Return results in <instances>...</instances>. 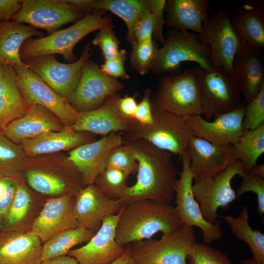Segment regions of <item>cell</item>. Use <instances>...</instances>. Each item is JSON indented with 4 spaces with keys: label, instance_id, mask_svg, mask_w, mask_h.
I'll return each instance as SVG.
<instances>
[{
    "label": "cell",
    "instance_id": "d6986e66",
    "mask_svg": "<svg viewBox=\"0 0 264 264\" xmlns=\"http://www.w3.org/2000/svg\"><path fill=\"white\" fill-rule=\"evenodd\" d=\"M120 211L106 217L101 227L85 245L70 250L67 254L74 258L79 264H109L120 257L125 247L120 245L115 239Z\"/></svg>",
    "mask_w": 264,
    "mask_h": 264
},
{
    "label": "cell",
    "instance_id": "11a10c76",
    "mask_svg": "<svg viewBox=\"0 0 264 264\" xmlns=\"http://www.w3.org/2000/svg\"><path fill=\"white\" fill-rule=\"evenodd\" d=\"M109 264H133L129 245L125 247L124 252L120 257Z\"/></svg>",
    "mask_w": 264,
    "mask_h": 264
},
{
    "label": "cell",
    "instance_id": "f546056e",
    "mask_svg": "<svg viewBox=\"0 0 264 264\" xmlns=\"http://www.w3.org/2000/svg\"><path fill=\"white\" fill-rule=\"evenodd\" d=\"M44 35L37 28L23 23L12 21L0 22V63L28 67L21 58V47L27 39Z\"/></svg>",
    "mask_w": 264,
    "mask_h": 264
},
{
    "label": "cell",
    "instance_id": "4dcf8cb0",
    "mask_svg": "<svg viewBox=\"0 0 264 264\" xmlns=\"http://www.w3.org/2000/svg\"><path fill=\"white\" fill-rule=\"evenodd\" d=\"M93 9L110 11L121 18L127 28V40L132 46L136 41L135 25L146 14L151 12V0H94Z\"/></svg>",
    "mask_w": 264,
    "mask_h": 264
},
{
    "label": "cell",
    "instance_id": "6da1fadb",
    "mask_svg": "<svg viewBox=\"0 0 264 264\" xmlns=\"http://www.w3.org/2000/svg\"><path fill=\"white\" fill-rule=\"evenodd\" d=\"M138 163L135 183L128 186L119 199L124 205L150 199L171 204L174 198L178 172L171 153L143 139L125 142Z\"/></svg>",
    "mask_w": 264,
    "mask_h": 264
},
{
    "label": "cell",
    "instance_id": "ee69618b",
    "mask_svg": "<svg viewBox=\"0 0 264 264\" xmlns=\"http://www.w3.org/2000/svg\"><path fill=\"white\" fill-rule=\"evenodd\" d=\"M241 185L238 190L236 198H239L243 194L252 192L257 196V210L259 215L264 213V178L250 174L244 175Z\"/></svg>",
    "mask_w": 264,
    "mask_h": 264
},
{
    "label": "cell",
    "instance_id": "83f0119b",
    "mask_svg": "<svg viewBox=\"0 0 264 264\" xmlns=\"http://www.w3.org/2000/svg\"><path fill=\"white\" fill-rule=\"evenodd\" d=\"M232 26L241 43L254 48L264 47V14L262 2H250L231 17Z\"/></svg>",
    "mask_w": 264,
    "mask_h": 264
},
{
    "label": "cell",
    "instance_id": "52a82bcc",
    "mask_svg": "<svg viewBox=\"0 0 264 264\" xmlns=\"http://www.w3.org/2000/svg\"><path fill=\"white\" fill-rule=\"evenodd\" d=\"M196 242L193 227L182 224L176 231L128 244L133 264H188L187 256Z\"/></svg>",
    "mask_w": 264,
    "mask_h": 264
},
{
    "label": "cell",
    "instance_id": "680465c9",
    "mask_svg": "<svg viewBox=\"0 0 264 264\" xmlns=\"http://www.w3.org/2000/svg\"><path fill=\"white\" fill-rule=\"evenodd\" d=\"M241 264H259L253 259H243L241 260Z\"/></svg>",
    "mask_w": 264,
    "mask_h": 264
},
{
    "label": "cell",
    "instance_id": "ba28073f",
    "mask_svg": "<svg viewBox=\"0 0 264 264\" xmlns=\"http://www.w3.org/2000/svg\"><path fill=\"white\" fill-rule=\"evenodd\" d=\"M196 67L202 114L206 120L210 121L240 106L241 95L229 72L222 68L205 70Z\"/></svg>",
    "mask_w": 264,
    "mask_h": 264
},
{
    "label": "cell",
    "instance_id": "484cf974",
    "mask_svg": "<svg viewBox=\"0 0 264 264\" xmlns=\"http://www.w3.org/2000/svg\"><path fill=\"white\" fill-rule=\"evenodd\" d=\"M42 242L31 232L0 234V264H41Z\"/></svg>",
    "mask_w": 264,
    "mask_h": 264
},
{
    "label": "cell",
    "instance_id": "ffe728a7",
    "mask_svg": "<svg viewBox=\"0 0 264 264\" xmlns=\"http://www.w3.org/2000/svg\"><path fill=\"white\" fill-rule=\"evenodd\" d=\"M73 214L79 225L93 232L107 216L117 214L123 204L105 195L94 184L81 188L75 195Z\"/></svg>",
    "mask_w": 264,
    "mask_h": 264
},
{
    "label": "cell",
    "instance_id": "5bb4252c",
    "mask_svg": "<svg viewBox=\"0 0 264 264\" xmlns=\"http://www.w3.org/2000/svg\"><path fill=\"white\" fill-rule=\"evenodd\" d=\"M117 79L105 73L94 62L88 59L84 64L78 84L69 100L78 112L95 109L109 97L124 88Z\"/></svg>",
    "mask_w": 264,
    "mask_h": 264
},
{
    "label": "cell",
    "instance_id": "7bdbcfd3",
    "mask_svg": "<svg viewBox=\"0 0 264 264\" xmlns=\"http://www.w3.org/2000/svg\"><path fill=\"white\" fill-rule=\"evenodd\" d=\"M264 123V86L256 97L246 104L243 128L244 132L254 129Z\"/></svg>",
    "mask_w": 264,
    "mask_h": 264
},
{
    "label": "cell",
    "instance_id": "8d00e7d4",
    "mask_svg": "<svg viewBox=\"0 0 264 264\" xmlns=\"http://www.w3.org/2000/svg\"><path fill=\"white\" fill-rule=\"evenodd\" d=\"M28 184L36 191L49 195L62 194L68 188L63 179L39 170H29L25 173Z\"/></svg>",
    "mask_w": 264,
    "mask_h": 264
},
{
    "label": "cell",
    "instance_id": "d4e9b609",
    "mask_svg": "<svg viewBox=\"0 0 264 264\" xmlns=\"http://www.w3.org/2000/svg\"><path fill=\"white\" fill-rule=\"evenodd\" d=\"M93 141L92 133L77 132L72 126H65L60 131L47 132L35 138L25 140L19 145L25 156H34L72 150Z\"/></svg>",
    "mask_w": 264,
    "mask_h": 264
},
{
    "label": "cell",
    "instance_id": "db71d44e",
    "mask_svg": "<svg viewBox=\"0 0 264 264\" xmlns=\"http://www.w3.org/2000/svg\"><path fill=\"white\" fill-rule=\"evenodd\" d=\"M94 0H66L71 5L85 12L93 9Z\"/></svg>",
    "mask_w": 264,
    "mask_h": 264
},
{
    "label": "cell",
    "instance_id": "44dd1931",
    "mask_svg": "<svg viewBox=\"0 0 264 264\" xmlns=\"http://www.w3.org/2000/svg\"><path fill=\"white\" fill-rule=\"evenodd\" d=\"M232 78L246 104L252 101L264 86V60L262 50L241 43L234 57Z\"/></svg>",
    "mask_w": 264,
    "mask_h": 264
},
{
    "label": "cell",
    "instance_id": "ac0fdd59",
    "mask_svg": "<svg viewBox=\"0 0 264 264\" xmlns=\"http://www.w3.org/2000/svg\"><path fill=\"white\" fill-rule=\"evenodd\" d=\"M122 144V133L112 132L71 150L66 161L77 169L82 184L86 186L93 183L98 175L106 168L111 150Z\"/></svg>",
    "mask_w": 264,
    "mask_h": 264
},
{
    "label": "cell",
    "instance_id": "bcb514c9",
    "mask_svg": "<svg viewBox=\"0 0 264 264\" xmlns=\"http://www.w3.org/2000/svg\"><path fill=\"white\" fill-rule=\"evenodd\" d=\"M151 12L153 14L154 28L153 38L155 42H159L163 44L165 42L163 29L165 23L164 12L166 0H151Z\"/></svg>",
    "mask_w": 264,
    "mask_h": 264
},
{
    "label": "cell",
    "instance_id": "f6af8a7d",
    "mask_svg": "<svg viewBox=\"0 0 264 264\" xmlns=\"http://www.w3.org/2000/svg\"><path fill=\"white\" fill-rule=\"evenodd\" d=\"M126 59V51L125 49H121L115 57L105 61L100 67L105 73L111 77L129 79L130 76L127 73L124 67Z\"/></svg>",
    "mask_w": 264,
    "mask_h": 264
},
{
    "label": "cell",
    "instance_id": "d590c367",
    "mask_svg": "<svg viewBox=\"0 0 264 264\" xmlns=\"http://www.w3.org/2000/svg\"><path fill=\"white\" fill-rule=\"evenodd\" d=\"M130 174L122 170L106 168L96 177L93 183L108 197L119 199L128 187Z\"/></svg>",
    "mask_w": 264,
    "mask_h": 264
},
{
    "label": "cell",
    "instance_id": "e575fe53",
    "mask_svg": "<svg viewBox=\"0 0 264 264\" xmlns=\"http://www.w3.org/2000/svg\"><path fill=\"white\" fill-rule=\"evenodd\" d=\"M25 156L19 145L0 132V178H11L21 166Z\"/></svg>",
    "mask_w": 264,
    "mask_h": 264
},
{
    "label": "cell",
    "instance_id": "f35d334b",
    "mask_svg": "<svg viewBox=\"0 0 264 264\" xmlns=\"http://www.w3.org/2000/svg\"><path fill=\"white\" fill-rule=\"evenodd\" d=\"M188 264H233L228 256L206 244L195 242L187 256Z\"/></svg>",
    "mask_w": 264,
    "mask_h": 264
},
{
    "label": "cell",
    "instance_id": "8992f818",
    "mask_svg": "<svg viewBox=\"0 0 264 264\" xmlns=\"http://www.w3.org/2000/svg\"><path fill=\"white\" fill-rule=\"evenodd\" d=\"M152 97L159 107L176 115L202 114L197 67L165 75L159 80Z\"/></svg>",
    "mask_w": 264,
    "mask_h": 264
},
{
    "label": "cell",
    "instance_id": "74e56055",
    "mask_svg": "<svg viewBox=\"0 0 264 264\" xmlns=\"http://www.w3.org/2000/svg\"><path fill=\"white\" fill-rule=\"evenodd\" d=\"M130 62L132 66L139 74L144 75L151 69L156 52L158 49L157 42H135L132 46Z\"/></svg>",
    "mask_w": 264,
    "mask_h": 264
},
{
    "label": "cell",
    "instance_id": "9c48e42d",
    "mask_svg": "<svg viewBox=\"0 0 264 264\" xmlns=\"http://www.w3.org/2000/svg\"><path fill=\"white\" fill-rule=\"evenodd\" d=\"M19 90L29 106L40 105L51 112L65 126H72L79 112L69 101L26 67L14 66Z\"/></svg>",
    "mask_w": 264,
    "mask_h": 264
},
{
    "label": "cell",
    "instance_id": "681fc988",
    "mask_svg": "<svg viewBox=\"0 0 264 264\" xmlns=\"http://www.w3.org/2000/svg\"><path fill=\"white\" fill-rule=\"evenodd\" d=\"M137 96L136 93L133 96L123 97L116 95L115 106L118 113L123 118L129 120L134 119L138 104L136 100Z\"/></svg>",
    "mask_w": 264,
    "mask_h": 264
},
{
    "label": "cell",
    "instance_id": "1f68e13d",
    "mask_svg": "<svg viewBox=\"0 0 264 264\" xmlns=\"http://www.w3.org/2000/svg\"><path fill=\"white\" fill-rule=\"evenodd\" d=\"M229 225L236 238L249 246L253 260L259 264H264V234L261 231L252 229L248 223L249 218L247 205L243 207L239 217H222Z\"/></svg>",
    "mask_w": 264,
    "mask_h": 264
},
{
    "label": "cell",
    "instance_id": "30bf717a",
    "mask_svg": "<svg viewBox=\"0 0 264 264\" xmlns=\"http://www.w3.org/2000/svg\"><path fill=\"white\" fill-rule=\"evenodd\" d=\"M199 40L210 48L212 68H222L230 73L241 41L233 29L228 11L220 9L209 15L202 25Z\"/></svg>",
    "mask_w": 264,
    "mask_h": 264
},
{
    "label": "cell",
    "instance_id": "7a4b0ae2",
    "mask_svg": "<svg viewBox=\"0 0 264 264\" xmlns=\"http://www.w3.org/2000/svg\"><path fill=\"white\" fill-rule=\"evenodd\" d=\"M182 224L171 204L142 199L124 204L115 230V239L122 247L152 238L158 232L167 234Z\"/></svg>",
    "mask_w": 264,
    "mask_h": 264
},
{
    "label": "cell",
    "instance_id": "c3c4849f",
    "mask_svg": "<svg viewBox=\"0 0 264 264\" xmlns=\"http://www.w3.org/2000/svg\"><path fill=\"white\" fill-rule=\"evenodd\" d=\"M154 28V16L152 12L144 15L137 22L134 30L136 42L153 40Z\"/></svg>",
    "mask_w": 264,
    "mask_h": 264
},
{
    "label": "cell",
    "instance_id": "5b68a950",
    "mask_svg": "<svg viewBox=\"0 0 264 264\" xmlns=\"http://www.w3.org/2000/svg\"><path fill=\"white\" fill-rule=\"evenodd\" d=\"M162 45L156 52L150 69L155 74H178L182 63L185 62L196 63L202 69L212 68L210 48L199 40L197 34L172 29L168 31Z\"/></svg>",
    "mask_w": 264,
    "mask_h": 264
},
{
    "label": "cell",
    "instance_id": "7402d4cb",
    "mask_svg": "<svg viewBox=\"0 0 264 264\" xmlns=\"http://www.w3.org/2000/svg\"><path fill=\"white\" fill-rule=\"evenodd\" d=\"M75 198L71 194L48 199L31 228L42 242L55 235L79 226L73 214Z\"/></svg>",
    "mask_w": 264,
    "mask_h": 264
},
{
    "label": "cell",
    "instance_id": "7c38bea8",
    "mask_svg": "<svg viewBox=\"0 0 264 264\" xmlns=\"http://www.w3.org/2000/svg\"><path fill=\"white\" fill-rule=\"evenodd\" d=\"M21 2L20 10L11 20L44 29L49 35L63 25L76 22L84 17V12L66 0H22Z\"/></svg>",
    "mask_w": 264,
    "mask_h": 264
},
{
    "label": "cell",
    "instance_id": "277c9868",
    "mask_svg": "<svg viewBox=\"0 0 264 264\" xmlns=\"http://www.w3.org/2000/svg\"><path fill=\"white\" fill-rule=\"evenodd\" d=\"M152 110L153 121L150 124L131 120L130 129L123 136V144L143 139L159 149L178 155L180 158L187 151L190 139L196 134L187 125L183 117L162 109L152 99Z\"/></svg>",
    "mask_w": 264,
    "mask_h": 264
},
{
    "label": "cell",
    "instance_id": "f907efd6",
    "mask_svg": "<svg viewBox=\"0 0 264 264\" xmlns=\"http://www.w3.org/2000/svg\"><path fill=\"white\" fill-rule=\"evenodd\" d=\"M5 180V190L2 197L0 199V216L5 217L13 200L16 184L11 178H4Z\"/></svg>",
    "mask_w": 264,
    "mask_h": 264
},
{
    "label": "cell",
    "instance_id": "e0dca14e",
    "mask_svg": "<svg viewBox=\"0 0 264 264\" xmlns=\"http://www.w3.org/2000/svg\"><path fill=\"white\" fill-rule=\"evenodd\" d=\"M246 104L207 121L201 115L183 117L189 128L198 136L217 145H235L244 132L243 120Z\"/></svg>",
    "mask_w": 264,
    "mask_h": 264
},
{
    "label": "cell",
    "instance_id": "ab89813d",
    "mask_svg": "<svg viewBox=\"0 0 264 264\" xmlns=\"http://www.w3.org/2000/svg\"><path fill=\"white\" fill-rule=\"evenodd\" d=\"M31 198L22 186L16 185L14 198L10 207L4 218L5 224L13 226L23 220L29 211Z\"/></svg>",
    "mask_w": 264,
    "mask_h": 264
},
{
    "label": "cell",
    "instance_id": "d6a6232c",
    "mask_svg": "<svg viewBox=\"0 0 264 264\" xmlns=\"http://www.w3.org/2000/svg\"><path fill=\"white\" fill-rule=\"evenodd\" d=\"M94 234V232L79 226L55 235L42 246L41 261L67 254L73 247L88 242Z\"/></svg>",
    "mask_w": 264,
    "mask_h": 264
},
{
    "label": "cell",
    "instance_id": "3957f363",
    "mask_svg": "<svg viewBox=\"0 0 264 264\" xmlns=\"http://www.w3.org/2000/svg\"><path fill=\"white\" fill-rule=\"evenodd\" d=\"M104 12L99 10L87 14L71 26L47 36L27 39L20 50L22 60L44 55L60 54L67 62H75L73 49L81 40L93 31L112 25L111 17L104 15Z\"/></svg>",
    "mask_w": 264,
    "mask_h": 264
},
{
    "label": "cell",
    "instance_id": "9a60e30c",
    "mask_svg": "<svg viewBox=\"0 0 264 264\" xmlns=\"http://www.w3.org/2000/svg\"><path fill=\"white\" fill-rule=\"evenodd\" d=\"M180 159L182 162V170L180 177L176 180L175 186V209L182 224L200 228L202 233L203 242L206 244H210L220 240L222 236L220 222L218 220L215 224H212L203 217L192 192L194 179L190 168V157L187 150Z\"/></svg>",
    "mask_w": 264,
    "mask_h": 264
},
{
    "label": "cell",
    "instance_id": "f5cc1de1",
    "mask_svg": "<svg viewBox=\"0 0 264 264\" xmlns=\"http://www.w3.org/2000/svg\"><path fill=\"white\" fill-rule=\"evenodd\" d=\"M41 264H79L77 261L69 256H61L42 261Z\"/></svg>",
    "mask_w": 264,
    "mask_h": 264
},
{
    "label": "cell",
    "instance_id": "2e32d148",
    "mask_svg": "<svg viewBox=\"0 0 264 264\" xmlns=\"http://www.w3.org/2000/svg\"><path fill=\"white\" fill-rule=\"evenodd\" d=\"M187 150L195 182L211 179L239 160L234 145H217L197 135L191 138Z\"/></svg>",
    "mask_w": 264,
    "mask_h": 264
},
{
    "label": "cell",
    "instance_id": "9f6ffc18",
    "mask_svg": "<svg viewBox=\"0 0 264 264\" xmlns=\"http://www.w3.org/2000/svg\"><path fill=\"white\" fill-rule=\"evenodd\" d=\"M249 174L264 178V164H257L254 166Z\"/></svg>",
    "mask_w": 264,
    "mask_h": 264
},
{
    "label": "cell",
    "instance_id": "8fae6325",
    "mask_svg": "<svg viewBox=\"0 0 264 264\" xmlns=\"http://www.w3.org/2000/svg\"><path fill=\"white\" fill-rule=\"evenodd\" d=\"M92 53L90 43H88L80 57L71 63L59 62L55 55L38 56L23 62L50 88L69 101L79 81L82 67Z\"/></svg>",
    "mask_w": 264,
    "mask_h": 264
},
{
    "label": "cell",
    "instance_id": "7dc6e473",
    "mask_svg": "<svg viewBox=\"0 0 264 264\" xmlns=\"http://www.w3.org/2000/svg\"><path fill=\"white\" fill-rule=\"evenodd\" d=\"M152 96L151 89H146L143 98L137 104L134 119L141 124L149 125L153 121L152 110Z\"/></svg>",
    "mask_w": 264,
    "mask_h": 264
},
{
    "label": "cell",
    "instance_id": "f1b7e54d",
    "mask_svg": "<svg viewBox=\"0 0 264 264\" xmlns=\"http://www.w3.org/2000/svg\"><path fill=\"white\" fill-rule=\"evenodd\" d=\"M29 107L18 88L14 66L0 63V132Z\"/></svg>",
    "mask_w": 264,
    "mask_h": 264
},
{
    "label": "cell",
    "instance_id": "6f0895ef",
    "mask_svg": "<svg viewBox=\"0 0 264 264\" xmlns=\"http://www.w3.org/2000/svg\"><path fill=\"white\" fill-rule=\"evenodd\" d=\"M5 186V178H0V199L4 194Z\"/></svg>",
    "mask_w": 264,
    "mask_h": 264
},
{
    "label": "cell",
    "instance_id": "836d02e7",
    "mask_svg": "<svg viewBox=\"0 0 264 264\" xmlns=\"http://www.w3.org/2000/svg\"><path fill=\"white\" fill-rule=\"evenodd\" d=\"M234 147L244 175L249 174L264 152V123L244 132Z\"/></svg>",
    "mask_w": 264,
    "mask_h": 264
},
{
    "label": "cell",
    "instance_id": "60d3db41",
    "mask_svg": "<svg viewBox=\"0 0 264 264\" xmlns=\"http://www.w3.org/2000/svg\"><path fill=\"white\" fill-rule=\"evenodd\" d=\"M122 170L130 175L137 171L138 163L133 153L124 145L114 148L108 158L106 167Z\"/></svg>",
    "mask_w": 264,
    "mask_h": 264
},
{
    "label": "cell",
    "instance_id": "603a6c76",
    "mask_svg": "<svg viewBox=\"0 0 264 264\" xmlns=\"http://www.w3.org/2000/svg\"><path fill=\"white\" fill-rule=\"evenodd\" d=\"M64 127L49 110L34 105L30 106L24 115L10 123L3 132L12 142L20 145L25 140L35 138L47 132L60 131Z\"/></svg>",
    "mask_w": 264,
    "mask_h": 264
},
{
    "label": "cell",
    "instance_id": "4fadbf2b",
    "mask_svg": "<svg viewBox=\"0 0 264 264\" xmlns=\"http://www.w3.org/2000/svg\"><path fill=\"white\" fill-rule=\"evenodd\" d=\"M244 175L241 161L238 160L214 178L195 182L192 185L194 197L198 203L204 219L214 224L219 217V207H227L235 200L236 195L231 183L234 176Z\"/></svg>",
    "mask_w": 264,
    "mask_h": 264
},
{
    "label": "cell",
    "instance_id": "cb8c5ba5",
    "mask_svg": "<svg viewBox=\"0 0 264 264\" xmlns=\"http://www.w3.org/2000/svg\"><path fill=\"white\" fill-rule=\"evenodd\" d=\"M116 95L108 98L95 109L79 112L72 128L77 132L100 134L102 137L118 132H127L131 120L123 118L118 113L115 104Z\"/></svg>",
    "mask_w": 264,
    "mask_h": 264
},
{
    "label": "cell",
    "instance_id": "4316f807",
    "mask_svg": "<svg viewBox=\"0 0 264 264\" xmlns=\"http://www.w3.org/2000/svg\"><path fill=\"white\" fill-rule=\"evenodd\" d=\"M211 2V0H166L165 23L173 29L191 30L202 35L203 23L209 17Z\"/></svg>",
    "mask_w": 264,
    "mask_h": 264
},
{
    "label": "cell",
    "instance_id": "b9f144b4",
    "mask_svg": "<svg viewBox=\"0 0 264 264\" xmlns=\"http://www.w3.org/2000/svg\"><path fill=\"white\" fill-rule=\"evenodd\" d=\"M92 44L100 48L105 61L115 57L119 52L120 42L118 40L112 25L103 28L99 31L92 41Z\"/></svg>",
    "mask_w": 264,
    "mask_h": 264
},
{
    "label": "cell",
    "instance_id": "816d5d0a",
    "mask_svg": "<svg viewBox=\"0 0 264 264\" xmlns=\"http://www.w3.org/2000/svg\"><path fill=\"white\" fill-rule=\"evenodd\" d=\"M21 7V0H0V22L11 20Z\"/></svg>",
    "mask_w": 264,
    "mask_h": 264
}]
</instances>
